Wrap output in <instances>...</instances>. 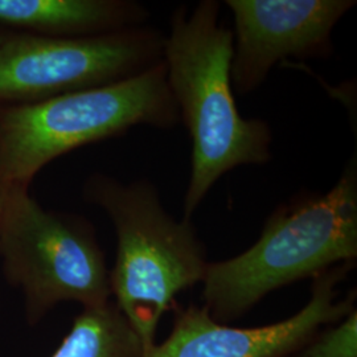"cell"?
Wrapping results in <instances>:
<instances>
[{
	"label": "cell",
	"instance_id": "4fadbf2b",
	"mask_svg": "<svg viewBox=\"0 0 357 357\" xmlns=\"http://www.w3.org/2000/svg\"><path fill=\"white\" fill-rule=\"evenodd\" d=\"M11 33H13V31H8V29L0 26V44H1L6 38H8Z\"/></svg>",
	"mask_w": 357,
	"mask_h": 357
},
{
	"label": "cell",
	"instance_id": "8992f818",
	"mask_svg": "<svg viewBox=\"0 0 357 357\" xmlns=\"http://www.w3.org/2000/svg\"><path fill=\"white\" fill-rule=\"evenodd\" d=\"M165 40L147 26L81 38L13 32L0 44V106L40 102L138 76L163 61Z\"/></svg>",
	"mask_w": 357,
	"mask_h": 357
},
{
	"label": "cell",
	"instance_id": "7c38bea8",
	"mask_svg": "<svg viewBox=\"0 0 357 357\" xmlns=\"http://www.w3.org/2000/svg\"><path fill=\"white\" fill-rule=\"evenodd\" d=\"M11 188V184L3 178H0V222H1V216H3V209H4V204L8 196V192Z\"/></svg>",
	"mask_w": 357,
	"mask_h": 357
},
{
	"label": "cell",
	"instance_id": "277c9868",
	"mask_svg": "<svg viewBox=\"0 0 357 357\" xmlns=\"http://www.w3.org/2000/svg\"><path fill=\"white\" fill-rule=\"evenodd\" d=\"M165 61L128 79L40 102L0 106V178L31 185L52 160L135 126L175 128Z\"/></svg>",
	"mask_w": 357,
	"mask_h": 357
},
{
	"label": "cell",
	"instance_id": "9c48e42d",
	"mask_svg": "<svg viewBox=\"0 0 357 357\" xmlns=\"http://www.w3.org/2000/svg\"><path fill=\"white\" fill-rule=\"evenodd\" d=\"M149 17L132 0H0V26L47 38L112 35L143 26Z\"/></svg>",
	"mask_w": 357,
	"mask_h": 357
},
{
	"label": "cell",
	"instance_id": "7a4b0ae2",
	"mask_svg": "<svg viewBox=\"0 0 357 357\" xmlns=\"http://www.w3.org/2000/svg\"><path fill=\"white\" fill-rule=\"evenodd\" d=\"M357 258V160L347 163L331 190L299 197L270 215L258 241L241 255L209 262L203 307L229 324L268 294Z\"/></svg>",
	"mask_w": 357,
	"mask_h": 357
},
{
	"label": "cell",
	"instance_id": "8fae6325",
	"mask_svg": "<svg viewBox=\"0 0 357 357\" xmlns=\"http://www.w3.org/2000/svg\"><path fill=\"white\" fill-rule=\"evenodd\" d=\"M287 357H357V310L323 327Z\"/></svg>",
	"mask_w": 357,
	"mask_h": 357
},
{
	"label": "cell",
	"instance_id": "ba28073f",
	"mask_svg": "<svg viewBox=\"0 0 357 357\" xmlns=\"http://www.w3.org/2000/svg\"><path fill=\"white\" fill-rule=\"evenodd\" d=\"M234 31L230 82L245 96L258 89L273 66L290 57L327 59L332 32L356 6L352 0H228Z\"/></svg>",
	"mask_w": 357,
	"mask_h": 357
},
{
	"label": "cell",
	"instance_id": "3957f363",
	"mask_svg": "<svg viewBox=\"0 0 357 357\" xmlns=\"http://www.w3.org/2000/svg\"><path fill=\"white\" fill-rule=\"evenodd\" d=\"M84 199L110 217L116 236L110 270L115 306L138 335L143 354L153 348L156 330L176 296L204 280L208 258L191 220H176L150 181L122 183L94 174Z\"/></svg>",
	"mask_w": 357,
	"mask_h": 357
},
{
	"label": "cell",
	"instance_id": "6da1fadb",
	"mask_svg": "<svg viewBox=\"0 0 357 357\" xmlns=\"http://www.w3.org/2000/svg\"><path fill=\"white\" fill-rule=\"evenodd\" d=\"M220 4L181 6L171 17L163 61L180 122L192 139V169L184 197L191 220L217 180L240 166L271 160L273 132L262 119L240 114L230 82L233 35L218 23Z\"/></svg>",
	"mask_w": 357,
	"mask_h": 357
},
{
	"label": "cell",
	"instance_id": "30bf717a",
	"mask_svg": "<svg viewBox=\"0 0 357 357\" xmlns=\"http://www.w3.org/2000/svg\"><path fill=\"white\" fill-rule=\"evenodd\" d=\"M138 335L114 302L84 308L51 357H142Z\"/></svg>",
	"mask_w": 357,
	"mask_h": 357
},
{
	"label": "cell",
	"instance_id": "5b68a950",
	"mask_svg": "<svg viewBox=\"0 0 357 357\" xmlns=\"http://www.w3.org/2000/svg\"><path fill=\"white\" fill-rule=\"evenodd\" d=\"M0 255L7 281L24 293L31 323L61 302L91 308L112 301L110 270L93 225L43 208L29 185L11 184L0 222Z\"/></svg>",
	"mask_w": 357,
	"mask_h": 357
},
{
	"label": "cell",
	"instance_id": "52a82bcc",
	"mask_svg": "<svg viewBox=\"0 0 357 357\" xmlns=\"http://www.w3.org/2000/svg\"><path fill=\"white\" fill-rule=\"evenodd\" d=\"M354 265H337L317 275L305 307L287 319L262 327H231L212 319L205 307L176 306L168 337L142 357L290 356L323 327L356 310V291L340 298L337 289Z\"/></svg>",
	"mask_w": 357,
	"mask_h": 357
}]
</instances>
